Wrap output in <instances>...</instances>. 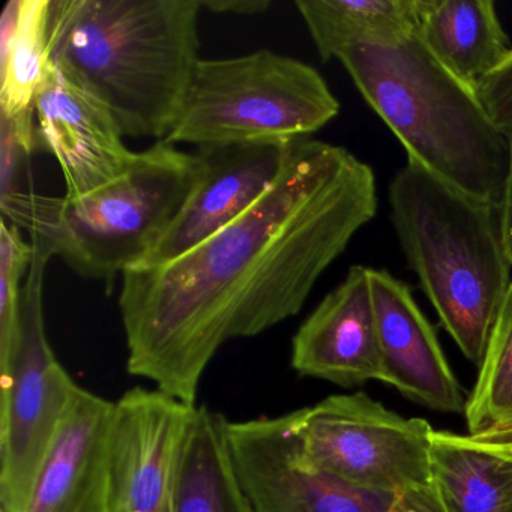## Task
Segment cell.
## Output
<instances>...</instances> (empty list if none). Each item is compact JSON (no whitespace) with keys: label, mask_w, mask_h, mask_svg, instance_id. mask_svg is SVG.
I'll return each instance as SVG.
<instances>
[{"label":"cell","mask_w":512,"mask_h":512,"mask_svg":"<svg viewBox=\"0 0 512 512\" xmlns=\"http://www.w3.org/2000/svg\"><path fill=\"white\" fill-rule=\"evenodd\" d=\"M292 143L275 140L197 148L202 176L166 235L139 266L178 259L238 220L280 178Z\"/></svg>","instance_id":"8fae6325"},{"label":"cell","mask_w":512,"mask_h":512,"mask_svg":"<svg viewBox=\"0 0 512 512\" xmlns=\"http://www.w3.org/2000/svg\"><path fill=\"white\" fill-rule=\"evenodd\" d=\"M323 62L359 46H395L416 34L418 0H298Z\"/></svg>","instance_id":"d6986e66"},{"label":"cell","mask_w":512,"mask_h":512,"mask_svg":"<svg viewBox=\"0 0 512 512\" xmlns=\"http://www.w3.org/2000/svg\"><path fill=\"white\" fill-rule=\"evenodd\" d=\"M368 275L382 350L380 382L428 409L464 413L467 398L410 287L382 269L370 268Z\"/></svg>","instance_id":"5bb4252c"},{"label":"cell","mask_w":512,"mask_h":512,"mask_svg":"<svg viewBox=\"0 0 512 512\" xmlns=\"http://www.w3.org/2000/svg\"><path fill=\"white\" fill-rule=\"evenodd\" d=\"M223 413L194 407L179 461L175 512H254L239 484Z\"/></svg>","instance_id":"ac0fdd59"},{"label":"cell","mask_w":512,"mask_h":512,"mask_svg":"<svg viewBox=\"0 0 512 512\" xmlns=\"http://www.w3.org/2000/svg\"><path fill=\"white\" fill-rule=\"evenodd\" d=\"M203 172L199 152L157 145L136 152L109 184L76 197H55L38 235L52 256L85 280L109 281L136 268L163 239Z\"/></svg>","instance_id":"5b68a950"},{"label":"cell","mask_w":512,"mask_h":512,"mask_svg":"<svg viewBox=\"0 0 512 512\" xmlns=\"http://www.w3.org/2000/svg\"><path fill=\"white\" fill-rule=\"evenodd\" d=\"M34 245L22 229L2 218L0 223V364L7 361L16 338L22 307L23 278L34 260Z\"/></svg>","instance_id":"7402d4cb"},{"label":"cell","mask_w":512,"mask_h":512,"mask_svg":"<svg viewBox=\"0 0 512 512\" xmlns=\"http://www.w3.org/2000/svg\"><path fill=\"white\" fill-rule=\"evenodd\" d=\"M410 269L464 356L481 367L512 278L502 206L458 193L407 161L388 190Z\"/></svg>","instance_id":"277c9868"},{"label":"cell","mask_w":512,"mask_h":512,"mask_svg":"<svg viewBox=\"0 0 512 512\" xmlns=\"http://www.w3.org/2000/svg\"><path fill=\"white\" fill-rule=\"evenodd\" d=\"M377 205L368 164L341 146L293 140L280 178L238 220L178 259L122 275L128 373L197 406L221 347L295 317Z\"/></svg>","instance_id":"6da1fadb"},{"label":"cell","mask_w":512,"mask_h":512,"mask_svg":"<svg viewBox=\"0 0 512 512\" xmlns=\"http://www.w3.org/2000/svg\"><path fill=\"white\" fill-rule=\"evenodd\" d=\"M194 407L142 386L115 401L106 512H175L179 461Z\"/></svg>","instance_id":"30bf717a"},{"label":"cell","mask_w":512,"mask_h":512,"mask_svg":"<svg viewBox=\"0 0 512 512\" xmlns=\"http://www.w3.org/2000/svg\"><path fill=\"white\" fill-rule=\"evenodd\" d=\"M476 95L494 124L512 134V50L508 58L476 86Z\"/></svg>","instance_id":"603a6c76"},{"label":"cell","mask_w":512,"mask_h":512,"mask_svg":"<svg viewBox=\"0 0 512 512\" xmlns=\"http://www.w3.org/2000/svg\"><path fill=\"white\" fill-rule=\"evenodd\" d=\"M359 94L388 125L407 161L479 202L502 206L511 137L416 35L395 46H359L338 56Z\"/></svg>","instance_id":"3957f363"},{"label":"cell","mask_w":512,"mask_h":512,"mask_svg":"<svg viewBox=\"0 0 512 512\" xmlns=\"http://www.w3.org/2000/svg\"><path fill=\"white\" fill-rule=\"evenodd\" d=\"M509 137H511V167H509L508 182H506L505 197L502 202V215L506 248L512 262V134Z\"/></svg>","instance_id":"484cf974"},{"label":"cell","mask_w":512,"mask_h":512,"mask_svg":"<svg viewBox=\"0 0 512 512\" xmlns=\"http://www.w3.org/2000/svg\"><path fill=\"white\" fill-rule=\"evenodd\" d=\"M415 35L448 73L475 91L512 50L491 0H418Z\"/></svg>","instance_id":"2e32d148"},{"label":"cell","mask_w":512,"mask_h":512,"mask_svg":"<svg viewBox=\"0 0 512 512\" xmlns=\"http://www.w3.org/2000/svg\"><path fill=\"white\" fill-rule=\"evenodd\" d=\"M464 416L469 434L512 421V278Z\"/></svg>","instance_id":"44dd1931"},{"label":"cell","mask_w":512,"mask_h":512,"mask_svg":"<svg viewBox=\"0 0 512 512\" xmlns=\"http://www.w3.org/2000/svg\"><path fill=\"white\" fill-rule=\"evenodd\" d=\"M319 71L269 49L200 59L181 116L164 142L197 148L311 137L340 113Z\"/></svg>","instance_id":"8992f818"},{"label":"cell","mask_w":512,"mask_h":512,"mask_svg":"<svg viewBox=\"0 0 512 512\" xmlns=\"http://www.w3.org/2000/svg\"><path fill=\"white\" fill-rule=\"evenodd\" d=\"M233 467L254 512H446L434 485L406 493L338 481L302 451L287 416L263 419L236 440Z\"/></svg>","instance_id":"9c48e42d"},{"label":"cell","mask_w":512,"mask_h":512,"mask_svg":"<svg viewBox=\"0 0 512 512\" xmlns=\"http://www.w3.org/2000/svg\"><path fill=\"white\" fill-rule=\"evenodd\" d=\"M113 412L115 401L77 389L25 512H106Z\"/></svg>","instance_id":"9a60e30c"},{"label":"cell","mask_w":512,"mask_h":512,"mask_svg":"<svg viewBox=\"0 0 512 512\" xmlns=\"http://www.w3.org/2000/svg\"><path fill=\"white\" fill-rule=\"evenodd\" d=\"M35 119L38 148L58 161L71 199L121 176L136 155L110 110L53 65L35 100Z\"/></svg>","instance_id":"7c38bea8"},{"label":"cell","mask_w":512,"mask_h":512,"mask_svg":"<svg viewBox=\"0 0 512 512\" xmlns=\"http://www.w3.org/2000/svg\"><path fill=\"white\" fill-rule=\"evenodd\" d=\"M431 479L446 512H508L512 458L475 437L434 430Z\"/></svg>","instance_id":"e0dca14e"},{"label":"cell","mask_w":512,"mask_h":512,"mask_svg":"<svg viewBox=\"0 0 512 512\" xmlns=\"http://www.w3.org/2000/svg\"><path fill=\"white\" fill-rule=\"evenodd\" d=\"M52 0H10L0 17V115L34 112L52 70Z\"/></svg>","instance_id":"ffe728a7"},{"label":"cell","mask_w":512,"mask_h":512,"mask_svg":"<svg viewBox=\"0 0 512 512\" xmlns=\"http://www.w3.org/2000/svg\"><path fill=\"white\" fill-rule=\"evenodd\" d=\"M293 415L308 460L338 481L389 493L433 485L434 430L425 419L404 418L364 392L331 395Z\"/></svg>","instance_id":"ba28073f"},{"label":"cell","mask_w":512,"mask_h":512,"mask_svg":"<svg viewBox=\"0 0 512 512\" xmlns=\"http://www.w3.org/2000/svg\"><path fill=\"white\" fill-rule=\"evenodd\" d=\"M271 7L269 0H202V8L218 14L256 16Z\"/></svg>","instance_id":"cb8c5ba5"},{"label":"cell","mask_w":512,"mask_h":512,"mask_svg":"<svg viewBox=\"0 0 512 512\" xmlns=\"http://www.w3.org/2000/svg\"><path fill=\"white\" fill-rule=\"evenodd\" d=\"M508 512H512V497H511V503H509V509Z\"/></svg>","instance_id":"4316f807"},{"label":"cell","mask_w":512,"mask_h":512,"mask_svg":"<svg viewBox=\"0 0 512 512\" xmlns=\"http://www.w3.org/2000/svg\"><path fill=\"white\" fill-rule=\"evenodd\" d=\"M368 269L352 266L293 335L290 364L299 376L341 388L382 379V350Z\"/></svg>","instance_id":"4fadbf2b"},{"label":"cell","mask_w":512,"mask_h":512,"mask_svg":"<svg viewBox=\"0 0 512 512\" xmlns=\"http://www.w3.org/2000/svg\"><path fill=\"white\" fill-rule=\"evenodd\" d=\"M19 326L0 364V512H25L38 472L80 388L56 358L44 325L43 286L52 254L32 238Z\"/></svg>","instance_id":"52a82bcc"},{"label":"cell","mask_w":512,"mask_h":512,"mask_svg":"<svg viewBox=\"0 0 512 512\" xmlns=\"http://www.w3.org/2000/svg\"><path fill=\"white\" fill-rule=\"evenodd\" d=\"M484 445L490 446L494 451L512 458V421L505 424L494 425L478 434H470Z\"/></svg>","instance_id":"d4e9b609"},{"label":"cell","mask_w":512,"mask_h":512,"mask_svg":"<svg viewBox=\"0 0 512 512\" xmlns=\"http://www.w3.org/2000/svg\"><path fill=\"white\" fill-rule=\"evenodd\" d=\"M202 0H52L50 62L125 137L167 139L199 65Z\"/></svg>","instance_id":"7a4b0ae2"}]
</instances>
